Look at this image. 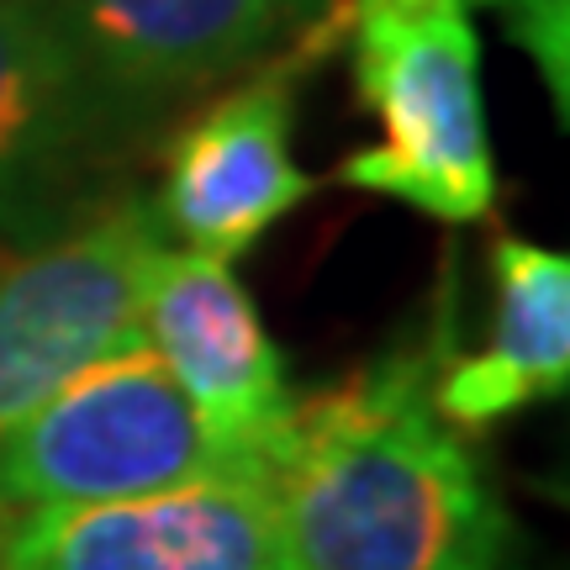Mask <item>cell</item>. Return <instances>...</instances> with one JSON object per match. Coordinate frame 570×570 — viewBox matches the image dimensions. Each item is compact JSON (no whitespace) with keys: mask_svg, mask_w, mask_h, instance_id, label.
I'll use <instances>...</instances> for the list:
<instances>
[{"mask_svg":"<svg viewBox=\"0 0 570 570\" xmlns=\"http://www.w3.org/2000/svg\"><path fill=\"white\" fill-rule=\"evenodd\" d=\"M317 190L291 154V75L269 69L227 90L169 138L154 223L185 254L244 259Z\"/></svg>","mask_w":570,"mask_h":570,"instance_id":"7","label":"cell"},{"mask_svg":"<svg viewBox=\"0 0 570 570\" xmlns=\"http://www.w3.org/2000/svg\"><path fill=\"white\" fill-rule=\"evenodd\" d=\"M142 344L233 454L265 460L296 391L233 265L164 244L142 285Z\"/></svg>","mask_w":570,"mask_h":570,"instance_id":"8","label":"cell"},{"mask_svg":"<svg viewBox=\"0 0 570 570\" xmlns=\"http://www.w3.org/2000/svg\"><path fill=\"white\" fill-rule=\"evenodd\" d=\"M169 244L142 196L0 248V449L80 370L142 344V285Z\"/></svg>","mask_w":570,"mask_h":570,"instance_id":"4","label":"cell"},{"mask_svg":"<svg viewBox=\"0 0 570 570\" xmlns=\"http://www.w3.org/2000/svg\"><path fill=\"white\" fill-rule=\"evenodd\" d=\"M491 323L481 348L433 360L428 396L449 428H491L570 386V259L502 233L487 254Z\"/></svg>","mask_w":570,"mask_h":570,"instance_id":"10","label":"cell"},{"mask_svg":"<svg viewBox=\"0 0 570 570\" xmlns=\"http://www.w3.org/2000/svg\"><path fill=\"white\" fill-rule=\"evenodd\" d=\"M244 460L196 417L148 344H132L59 386L0 449V529L21 512L122 502L206 481Z\"/></svg>","mask_w":570,"mask_h":570,"instance_id":"3","label":"cell"},{"mask_svg":"<svg viewBox=\"0 0 570 570\" xmlns=\"http://www.w3.org/2000/svg\"><path fill=\"white\" fill-rule=\"evenodd\" d=\"M348 48L375 142L348 154L338 180L439 223H481L497 206V159L470 6L348 0Z\"/></svg>","mask_w":570,"mask_h":570,"instance_id":"2","label":"cell"},{"mask_svg":"<svg viewBox=\"0 0 570 570\" xmlns=\"http://www.w3.org/2000/svg\"><path fill=\"white\" fill-rule=\"evenodd\" d=\"M465 6H497L508 17L518 48H529L544 85L554 90L560 122L570 117V0H465Z\"/></svg>","mask_w":570,"mask_h":570,"instance_id":"11","label":"cell"},{"mask_svg":"<svg viewBox=\"0 0 570 570\" xmlns=\"http://www.w3.org/2000/svg\"><path fill=\"white\" fill-rule=\"evenodd\" d=\"M0 570H281L265 465L122 502L21 512L0 529Z\"/></svg>","mask_w":570,"mask_h":570,"instance_id":"6","label":"cell"},{"mask_svg":"<svg viewBox=\"0 0 570 570\" xmlns=\"http://www.w3.org/2000/svg\"><path fill=\"white\" fill-rule=\"evenodd\" d=\"M317 6L323 0H48L85 75L132 127L254 63Z\"/></svg>","mask_w":570,"mask_h":570,"instance_id":"9","label":"cell"},{"mask_svg":"<svg viewBox=\"0 0 570 570\" xmlns=\"http://www.w3.org/2000/svg\"><path fill=\"white\" fill-rule=\"evenodd\" d=\"M127 132L48 0H0V248L90 212L96 169Z\"/></svg>","mask_w":570,"mask_h":570,"instance_id":"5","label":"cell"},{"mask_svg":"<svg viewBox=\"0 0 570 570\" xmlns=\"http://www.w3.org/2000/svg\"><path fill=\"white\" fill-rule=\"evenodd\" d=\"M428 370L433 354H391L291 402L265 449L281 570L508 566V512Z\"/></svg>","mask_w":570,"mask_h":570,"instance_id":"1","label":"cell"}]
</instances>
